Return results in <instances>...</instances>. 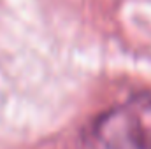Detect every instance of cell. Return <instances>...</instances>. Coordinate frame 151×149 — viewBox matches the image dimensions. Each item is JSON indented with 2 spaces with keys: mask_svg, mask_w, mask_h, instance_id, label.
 <instances>
[{
  "mask_svg": "<svg viewBox=\"0 0 151 149\" xmlns=\"http://www.w3.org/2000/svg\"><path fill=\"white\" fill-rule=\"evenodd\" d=\"M93 135L104 149H151V95H135L106 111Z\"/></svg>",
  "mask_w": 151,
  "mask_h": 149,
  "instance_id": "6da1fadb",
  "label": "cell"
}]
</instances>
